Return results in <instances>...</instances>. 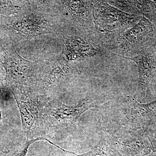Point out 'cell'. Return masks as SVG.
Returning <instances> with one entry per match:
<instances>
[{"mask_svg": "<svg viewBox=\"0 0 156 156\" xmlns=\"http://www.w3.org/2000/svg\"><path fill=\"white\" fill-rule=\"evenodd\" d=\"M27 1H0V15L14 16L19 14Z\"/></svg>", "mask_w": 156, "mask_h": 156, "instance_id": "15", "label": "cell"}, {"mask_svg": "<svg viewBox=\"0 0 156 156\" xmlns=\"http://www.w3.org/2000/svg\"><path fill=\"white\" fill-rule=\"evenodd\" d=\"M114 5L128 14L145 17L151 23L156 21V1H116Z\"/></svg>", "mask_w": 156, "mask_h": 156, "instance_id": "13", "label": "cell"}, {"mask_svg": "<svg viewBox=\"0 0 156 156\" xmlns=\"http://www.w3.org/2000/svg\"><path fill=\"white\" fill-rule=\"evenodd\" d=\"M103 99L87 97L74 105H66L58 99H53L42 110L43 117L45 122L50 126L73 125L84 112L103 102Z\"/></svg>", "mask_w": 156, "mask_h": 156, "instance_id": "4", "label": "cell"}, {"mask_svg": "<svg viewBox=\"0 0 156 156\" xmlns=\"http://www.w3.org/2000/svg\"><path fill=\"white\" fill-rule=\"evenodd\" d=\"M11 86V92L20 112L23 130L29 137L36 124L38 123L41 95L32 87L19 85Z\"/></svg>", "mask_w": 156, "mask_h": 156, "instance_id": "8", "label": "cell"}, {"mask_svg": "<svg viewBox=\"0 0 156 156\" xmlns=\"http://www.w3.org/2000/svg\"><path fill=\"white\" fill-rule=\"evenodd\" d=\"M125 57L136 63L138 84L135 97L140 100L145 96L147 89L156 75V44L144 49L133 57Z\"/></svg>", "mask_w": 156, "mask_h": 156, "instance_id": "9", "label": "cell"}, {"mask_svg": "<svg viewBox=\"0 0 156 156\" xmlns=\"http://www.w3.org/2000/svg\"><path fill=\"white\" fill-rule=\"evenodd\" d=\"M1 119H2V114H1V112H0V121H1Z\"/></svg>", "mask_w": 156, "mask_h": 156, "instance_id": "20", "label": "cell"}, {"mask_svg": "<svg viewBox=\"0 0 156 156\" xmlns=\"http://www.w3.org/2000/svg\"><path fill=\"white\" fill-rule=\"evenodd\" d=\"M144 134L150 144L153 152H156V123L142 129Z\"/></svg>", "mask_w": 156, "mask_h": 156, "instance_id": "16", "label": "cell"}, {"mask_svg": "<svg viewBox=\"0 0 156 156\" xmlns=\"http://www.w3.org/2000/svg\"><path fill=\"white\" fill-rule=\"evenodd\" d=\"M129 103L126 116L133 128L142 129L156 123V100L144 104L131 98Z\"/></svg>", "mask_w": 156, "mask_h": 156, "instance_id": "11", "label": "cell"}, {"mask_svg": "<svg viewBox=\"0 0 156 156\" xmlns=\"http://www.w3.org/2000/svg\"><path fill=\"white\" fill-rule=\"evenodd\" d=\"M112 138L116 147L122 156H146L153 152L147 138L142 131L120 133Z\"/></svg>", "mask_w": 156, "mask_h": 156, "instance_id": "10", "label": "cell"}, {"mask_svg": "<svg viewBox=\"0 0 156 156\" xmlns=\"http://www.w3.org/2000/svg\"><path fill=\"white\" fill-rule=\"evenodd\" d=\"M156 156V155H155V156Z\"/></svg>", "mask_w": 156, "mask_h": 156, "instance_id": "21", "label": "cell"}, {"mask_svg": "<svg viewBox=\"0 0 156 156\" xmlns=\"http://www.w3.org/2000/svg\"><path fill=\"white\" fill-rule=\"evenodd\" d=\"M64 39L62 55L68 61L92 57L98 52L97 45L85 37L73 36L66 37Z\"/></svg>", "mask_w": 156, "mask_h": 156, "instance_id": "12", "label": "cell"}, {"mask_svg": "<svg viewBox=\"0 0 156 156\" xmlns=\"http://www.w3.org/2000/svg\"><path fill=\"white\" fill-rule=\"evenodd\" d=\"M47 138L43 137H38L36 138H27L22 149L20 151V152L18 154L17 156H27L29 148L30 146L31 145V144L37 142V141H39V140H47Z\"/></svg>", "mask_w": 156, "mask_h": 156, "instance_id": "18", "label": "cell"}, {"mask_svg": "<svg viewBox=\"0 0 156 156\" xmlns=\"http://www.w3.org/2000/svg\"><path fill=\"white\" fill-rule=\"evenodd\" d=\"M3 56L2 64L9 83L34 89L37 85L39 62L26 60L20 56L12 45L6 48Z\"/></svg>", "mask_w": 156, "mask_h": 156, "instance_id": "5", "label": "cell"}, {"mask_svg": "<svg viewBox=\"0 0 156 156\" xmlns=\"http://www.w3.org/2000/svg\"><path fill=\"white\" fill-rule=\"evenodd\" d=\"M54 1H27L19 14L11 17V25L19 33L33 37L46 34L60 36L64 23Z\"/></svg>", "mask_w": 156, "mask_h": 156, "instance_id": "1", "label": "cell"}, {"mask_svg": "<svg viewBox=\"0 0 156 156\" xmlns=\"http://www.w3.org/2000/svg\"><path fill=\"white\" fill-rule=\"evenodd\" d=\"M72 68L63 55L39 62L37 83L34 89L47 94L55 91L69 77Z\"/></svg>", "mask_w": 156, "mask_h": 156, "instance_id": "7", "label": "cell"}, {"mask_svg": "<svg viewBox=\"0 0 156 156\" xmlns=\"http://www.w3.org/2000/svg\"><path fill=\"white\" fill-rule=\"evenodd\" d=\"M8 30L9 29L7 27H0V55L1 54H3L6 48L11 45L10 44V40H9V38L8 37V34L6 33ZM2 67L4 68L2 62L0 57V69Z\"/></svg>", "mask_w": 156, "mask_h": 156, "instance_id": "17", "label": "cell"}, {"mask_svg": "<svg viewBox=\"0 0 156 156\" xmlns=\"http://www.w3.org/2000/svg\"><path fill=\"white\" fill-rule=\"evenodd\" d=\"M62 151L69 154L68 156H122L116 147L112 137L105 133L101 134L98 143L87 152L78 154L63 148Z\"/></svg>", "mask_w": 156, "mask_h": 156, "instance_id": "14", "label": "cell"}, {"mask_svg": "<svg viewBox=\"0 0 156 156\" xmlns=\"http://www.w3.org/2000/svg\"><path fill=\"white\" fill-rule=\"evenodd\" d=\"M155 25V38L156 40V21L155 22H154Z\"/></svg>", "mask_w": 156, "mask_h": 156, "instance_id": "19", "label": "cell"}, {"mask_svg": "<svg viewBox=\"0 0 156 156\" xmlns=\"http://www.w3.org/2000/svg\"><path fill=\"white\" fill-rule=\"evenodd\" d=\"M64 25L68 23L82 36L95 34L92 2L90 1H56Z\"/></svg>", "mask_w": 156, "mask_h": 156, "instance_id": "6", "label": "cell"}, {"mask_svg": "<svg viewBox=\"0 0 156 156\" xmlns=\"http://www.w3.org/2000/svg\"><path fill=\"white\" fill-rule=\"evenodd\" d=\"M92 2L95 34L98 39L106 43L134 26L142 17L126 13L106 1Z\"/></svg>", "mask_w": 156, "mask_h": 156, "instance_id": "2", "label": "cell"}, {"mask_svg": "<svg viewBox=\"0 0 156 156\" xmlns=\"http://www.w3.org/2000/svg\"><path fill=\"white\" fill-rule=\"evenodd\" d=\"M154 36L152 23L142 17L134 26L107 42L106 47L116 54L126 55L132 53L136 54L153 45L151 44Z\"/></svg>", "mask_w": 156, "mask_h": 156, "instance_id": "3", "label": "cell"}]
</instances>
